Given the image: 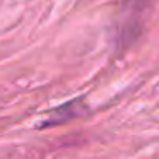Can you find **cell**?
I'll return each instance as SVG.
<instances>
[{
    "label": "cell",
    "instance_id": "obj_1",
    "mask_svg": "<svg viewBox=\"0 0 159 159\" xmlns=\"http://www.w3.org/2000/svg\"><path fill=\"white\" fill-rule=\"evenodd\" d=\"M80 111V104L77 103V101H74V103H67L63 104L62 108H58V110H55L52 115H50V118L45 121V125H57V123H62V121L65 120H70V118L77 116Z\"/></svg>",
    "mask_w": 159,
    "mask_h": 159
}]
</instances>
